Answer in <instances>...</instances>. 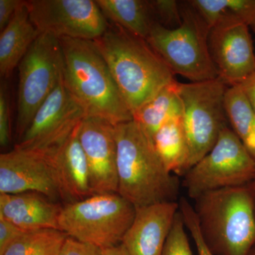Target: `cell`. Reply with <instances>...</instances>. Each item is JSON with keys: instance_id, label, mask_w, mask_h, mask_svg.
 <instances>
[{"instance_id": "1", "label": "cell", "mask_w": 255, "mask_h": 255, "mask_svg": "<svg viewBox=\"0 0 255 255\" xmlns=\"http://www.w3.org/2000/svg\"><path fill=\"white\" fill-rule=\"evenodd\" d=\"M132 114L174 79L147 40L117 24L93 41Z\"/></svg>"}, {"instance_id": "2", "label": "cell", "mask_w": 255, "mask_h": 255, "mask_svg": "<svg viewBox=\"0 0 255 255\" xmlns=\"http://www.w3.org/2000/svg\"><path fill=\"white\" fill-rule=\"evenodd\" d=\"M59 39L64 84L86 117L105 119L114 126L132 121L131 112L94 41Z\"/></svg>"}, {"instance_id": "3", "label": "cell", "mask_w": 255, "mask_h": 255, "mask_svg": "<svg viewBox=\"0 0 255 255\" xmlns=\"http://www.w3.org/2000/svg\"><path fill=\"white\" fill-rule=\"evenodd\" d=\"M114 128L119 194L135 208L177 201L179 181L164 167L152 139L134 120Z\"/></svg>"}, {"instance_id": "4", "label": "cell", "mask_w": 255, "mask_h": 255, "mask_svg": "<svg viewBox=\"0 0 255 255\" xmlns=\"http://www.w3.org/2000/svg\"><path fill=\"white\" fill-rule=\"evenodd\" d=\"M195 202L201 234L213 254H251L255 243V202L249 186L209 191Z\"/></svg>"}, {"instance_id": "5", "label": "cell", "mask_w": 255, "mask_h": 255, "mask_svg": "<svg viewBox=\"0 0 255 255\" xmlns=\"http://www.w3.org/2000/svg\"><path fill=\"white\" fill-rule=\"evenodd\" d=\"M182 23L169 29L155 22L147 41L174 75L191 82L219 78L210 53L211 28L189 2L179 1Z\"/></svg>"}, {"instance_id": "6", "label": "cell", "mask_w": 255, "mask_h": 255, "mask_svg": "<svg viewBox=\"0 0 255 255\" xmlns=\"http://www.w3.org/2000/svg\"><path fill=\"white\" fill-rule=\"evenodd\" d=\"M135 209L119 193L93 194L62 206L59 229L68 237L107 249L122 243Z\"/></svg>"}, {"instance_id": "7", "label": "cell", "mask_w": 255, "mask_h": 255, "mask_svg": "<svg viewBox=\"0 0 255 255\" xmlns=\"http://www.w3.org/2000/svg\"><path fill=\"white\" fill-rule=\"evenodd\" d=\"M16 135L18 141L35 114L63 77V55L57 37L41 33L18 65Z\"/></svg>"}, {"instance_id": "8", "label": "cell", "mask_w": 255, "mask_h": 255, "mask_svg": "<svg viewBox=\"0 0 255 255\" xmlns=\"http://www.w3.org/2000/svg\"><path fill=\"white\" fill-rule=\"evenodd\" d=\"M228 88L219 78L179 83L183 127L189 150V170L209 153L223 129L228 127L225 108Z\"/></svg>"}, {"instance_id": "9", "label": "cell", "mask_w": 255, "mask_h": 255, "mask_svg": "<svg viewBox=\"0 0 255 255\" xmlns=\"http://www.w3.org/2000/svg\"><path fill=\"white\" fill-rule=\"evenodd\" d=\"M188 196L248 186L255 177V159L232 128L226 127L211 150L184 174Z\"/></svg>"}, {"instance_id": "10", "label": "cell", "mask_w": 255, "mask_h": 255, "mask_svg": "<svg viewBox=\"0 0 255 255\" xmlns=\"http://www.w3.org/2000/svg\"><path fill=\"white\" fill-rule=\"evenodd\" d=\"M27 6L38 31L58 38L95 41L110 27L93 0H30Z\"/></svg>"}, {"instance_id": "11", "label": "cell", "mask_w": 255, "mask_h": 255, "mask_svg": "<svg viewBox=\"0 0 255 255\" xmlns=\"http://www.w3.org/2000/svg\"><path fill=\"white\" fill-rule=\"evenodd\" d=\"M85 117V111L69 92L63 77L14 146L19 148L49 150L63 142Z\"/></svg>"}, {"instance_id": "12", "label": "cell", "mask_w": 255, "mask_h": 255, "mask_svg": "<svg viewBox=\"0 0 255 255\" xmlns=\"http://www.w3.org/2000/svg\"><path fill=\"white\" fill-rule=\"evenodd\" d=\"M209 45L218 76L228 86H240L255 73L253 40L245 23L216 25L210 31Z\"/></svg>"}, {"instance_id": "13", "label": "cell", "mask_w": 255, "mask_h": 255, "mask_svg": "<svg viewBox=\"0 0 255 255\" xmlns=\"http://www.w3.org/2000/svg\"><path fill=\"white\" fill-rule=\"evenodd\" d=\"M26 192L39 193L53 201L60 197L46 152L14 146L0 155V194Z\"/></svg>"}, {"instance_id": "14", "label": "cell", "mask_w": 255, "mask_h": 255, "mask_svg": "<svg viewBox=\"0 0 255 255\" xmlns=\"http://www.w3.org/2000/svg\"><path fill=\"white\" fill-rule=\"evenodd\" d=\"M79 139L90 170L92 194L118 193L117 148L113 124L85 117L79 126Z\"/></svg>"}, {"instance_id": "15", "label": "cell", "mask_w": 255, "mask_h": 255, "mask_svg": "<svg viewBox=\"0 0 255 255\" xmlns=\"http://www.w3.org/2000/svg\"><path fill=\"white\" fill-rule=\"evenodd\" d=\"M131 226L122 241L129 255H162L178 211L179 202L135 208Z\"/></svg>"}, {"instance_id": "16", "label": "cell", "mask_w": 255, "mask_h": 255, "mask_svg": "<svg viewBox=\"0 0 255 255\" xmlns=\"http://www.w3.org/2000/svg\"><path fill=\"white\" fill-rule=\"evenodd\" d=\"M80 124L63 142L43 151L51 164L60 198L67 203L93 195L88 164L79 139Z\"/></svg>"}, {"instance_id": "17", "label": "cell", "mask_w": 255, "mask_h": 255, "mask_svg": "<svg viewBox=\"0 0 255 255\" xmlns=\"http://www.w3.org/2000/svg\"><path fill=\"white\" fill-rule=\"evenodd\" d=\"M62 206L37 192L0 194V219L23 231L59 229Z\"/></svg>"}, {"instance_id": "18", "label": "cell", "mask_w": 255, "mask_h": 255, "mask_svg": "<svg viewBox=\"0 0 255 255\" xmlns=\"http://www.w3.org/2000/svg\"><path fill=\"white\" fill-rule=\"evenodd\" d=\"M41 34L32 23L27 1L18 8L11 22L0 34V75L9 78L18 67L32 43Z\"/></svg>"}, {"instance_id": "19", "label": "cell", "mask_w": 255, "mask_h": 255, "mask_svg": "<svg viewBox=\"0 0 255 255\" xmlns=\"http://www.w3.org/2000/svg\"><path fill=\"white\" fill-rule=\"evenodd\" d=\"M179 82L174 80L132 114V120L152 140L156 132L169 121L182 117Z\"/></svg>"}, {"instance_id": "20", "label": "cell", "mask_w": 255, "mask_h": 255, "mask_svg": "<svg viewBox=\"0 0 255 255\" xmlns=\"http://www.w3.org/2000/svg\"><path fill=\"white\" fill-rule=\"evenodd\" d=\"M107 19L132 34L147 40L157 22L150 1L144 0H97Z\"/></svg>"}, {"instance_id": "21", "label": "cell", "mask_w": 255, "mask_h": 255, "mask_svg": "<svg viewBox=\"0 0 255 255\" xmlns=\"http://www.w3.org/2000/svg\"><path fill=\"white\" fill-rule=\"evenodd\" d=\"M154 147L164 167L174 175H184L188 170L189 150L182 117L169 121L152 137Z\"/></svg>"}, {"instance_id": "22", "label": "cell", "mask_w": 255, "mask_h": 255, "mask_svg": "<svg viewBox=\"0 0 255 255\" xmlns=\"http://www.w3.org/2000/svg\"><path fill=\"white\" fill-rule=\"evenodd\" d=\"M189 2L211 28L221 23L238 22L255 31V0H191Z\"/></svg>"}, {"instance_id": "23", "label": "cell", "mask_w": 255, "mask_h": 255, "mask_svg": "<svg viewBox=\"0 0 255 255\" xmlns=\"http://www.w3.org/2000/svg\"><path fill=\"white\" fill-rule=\"evenodd\" d=\"M225 108L232 130L255 159V111L241 87H228Z\"/></svg>"}, {"instance_id": "24", "label": "cell", "mask_w": 255, "mask_h": 255, "mask_svg": "<svg viewBox=\"0 0 255 255\" xmlns=\"http://www.w3.org/2000/svg\"><path fill=\"white\" fill-rule=\"evenodd\" d=\"M67 238L57 229L26 231L2 255H59Z\"/></svg>"}, {"instance_id": "25", "label": "cell", "mask_w": 255, "mask_h": 255, "mask_svg": "<svg viewBox=\"0 0 255 255\" xmlns=\"http://www.w3.org/2000/svg\"><path fill=\"white\" fill-rule=\"evenodd\" d=\"M186 230L187 228L179 209L162 255H193Z\"/></svg>"}, {"instance_id": "26", "label": "cell", "mask_w": 255, "mask_h": 255, "mask_svg": "<svg viewBox=\"0 0 255 255\" xmlns=\"http://www.w3.org/2000/svg\"><path fill=\"white\" fill-rule=\"evenodd\" d=\"M179 211L182 214L184 224L187 231L190 233L193 241L194 242L199 255H214L210 251L209 247L205 243L200 227H199V219L194 207L186 198H181L179 201Z\"/></svg>"}, {"instance_id": "27", "label": "cell", "mask_w": 255, "mask_h": 255, "mask_svg": "<svg viewBox=\"0 0 255 255\" xmlns=\"http://www.w3.org/2000/svg\"><path fill=\"white\" fill-rule=\"evenodd\" d=\"M156 21L164 28L174 29L182 23L180 4L175 0L150 1Z\"/></svg>"}, {"instance_id": "28", "label": "cell", "mask_w": 255, "mask_h": 255, "mask_svg": "<svg viewBox=\"0 0 255 255\" xmlns=\"http://www.w3.org/2000/svg\"><path fill=\"white\" fill-rule=\"evenodd\" d=\"M10 100L7 83L4 80L0 85V145L3 148L9 147L12 140Z\"/></svg>"}, {"instance_id": "29", "label": "cell", "mask_w": 255, "mask_h": 255, "mask_svg": "<svg viewBox=\"0 0 255 255\" xmlns=\"http://www.w3.org/2000/svg\"><path fill=\"white\" fill-rule=\"evenodd\" d=\"M25 232L26 231L16 225L0 219V255H2L6 250Z\"/></svg>"}, {"instance_id": "30", "label": "cell", "mask_w": 255, "mask_h": 255, "mask_svg": "<svg viewBox=\"0 0 255 255\" xmlns=\"http://www.w3.org/2000/svg\"><path fill=\"white\" fill-rule=\"evenodd\" d=\"M59 255H102V250L68 236Z\"/></svg>"}, {"instance_id": "31", "label": "cell", "mask_w": 255, "mask_h": 255, "mask_svg": "<svg viewBox=\"0 0 255 255\" xmlns=\"http://www.w3.org/2000/svg\"><path fill=\"white\" fill-rule=\"evenodd\" d=\"M23 2L24 1L21 0H0V31L11 22Z\"/></svg>"}, {"instance_id": "32", "label": "cell", "mask_w": 255, "mask_h": 255, "mask_svg": "<svg viewBox=\"0 0 255 255\" xmlns=\"http://www.w3.org/2000/svg\"><path fill=\"white\" fill-rule=\"evenodd\" d=\"M255 111V73L240 85Z\"/></svg>"}, {"instance_id": "33", "label": "cell", "mask_w": 255, "mask_h": 255, "mask_svg": "<svg viewBox=\"0 0 255 255\" xmlns=\"http://www.w3.org/2000/svg\"><path fill=\"white\" fill-rule=\"evenodd\" d=\"M102 255H129L122 243L118 246L102 250Z\"/></svg>"}, {"instance_id": "34", "label": "cell", "mask_w": 255, "mask_h": 255, "mask_svg": "<svg viewBox=\"0 0 255 255\" xmlns=\"http://www.w3.org/2000/svg\"><path fill=\"white\" fill-rule=\"evenodd\" d=\"M250 189L252 191V194H253V197H254L255 202V179H253V182L249 184Z\"/></svg>"}, {"instance_id": "35", "label": "cell", "mask_w": 255, "mask_h": 255, "mask_svg": "<svg viewBox=\"0 0 255 255\" xmlns=\"http://www.w3.org/2000/svg\"><path fill=\"white\" fill-rule=\"evenodd\" d=\"M250 255H255V249L253 250V251L251 252V254Z\"/></svg>"}, {"instance_id": "36", "label": "cell", "mask_w": 255, "mask_h": 255, "mask_svg": "<svg viewBox=\"0 0 255 255\" xmlns=\"http://www.w3.org/2000/svg\"><path fill=\"white\" fill-rule=\"evenodd\" d=\"M255 33V31H254Z\"/></svg>"}]
</instances>
